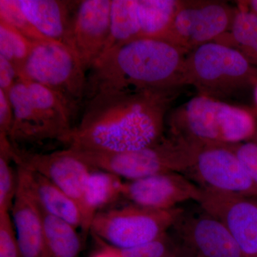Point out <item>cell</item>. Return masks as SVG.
Segmentation results:
<instances>
[{
    "mask_svg": "<svg viewBox=\"0 0 257 257\" xmlns=\"http://www.w3.org/2000/svg\"><path fill=\"white\" fill-rule=\"evenodd\" d=\"M178 92L114 91L86 101L67 148L121 153L150 146L163 138L166 113Z\"/></svg>",
    "mask_w": 257,
    "mask_h": 257,
    "instance_id": "6da1fadb",
    "label": "cell"
},
{
    "mask_svg": "<svg viewBox=\"0 0 257 257\" xmlns=\"http://www.w3.org/2000/svg\"><path fill=\"white\" fill-rule=\"evenodd\" d=\"M187 55L155 39H138L113 47L88 71L84 103L99 93L114 91L179 92L187 85Z\"/></svg>",
    "mask_w": 257,
    "mask_h": 257,
    "instance_id": "7a4b0ae2",
    "label": "cell"
},
{
    "mask_svg": "<svg viewBox=\"0 0 257 257\" xmlns=\"http://www.w3.org/2000/svg\"><path fill=\"white\" fill-rule=\"evenodd\" d=\"M168 124L170 137L195 146L234 145L257 135L251 109L199 94L174 109Z\"/></svg>",
    "mask_w": 257,
    "mask_h": 257,
    "instance_id": "3957f363",
    "label": "cell"
},
{
    "mask_svg": "<svg viewBox=\"0 0 257 257\" xmlns=\"http://www.w3.org/2000/svg\"><path fill=\"white\" fill-rule=\"evenodd\" d=\"M185 75L199 95L225 102L257 84V67L236 49L216 42L187 55Z\"/></svg>",
    "mask_w": 257,
    "mask_h": 257,
    "instance_id": "277c9868",
    "label": "cell"
},
{
    "mask_svg": "<svg viewBox=\"0 0 257 257\" xmlns=\"http://www.w3.org/2000/svg\"><path fill=\"white\" fill-rule=\"evenodd\" d=\"M87 71L70 47L45 40L34 42L19 79L42 84L55 93L75 116L84 104Z\"/></svg>",
    "mask_w": 257,
    "mask_h": 257,
    "instance_id": "5b68a950",
    "label": "cell"
},
{
    "mask_svg": "<svg viewBox=\"0 0 257 257\" xmlns=\"http://www.w3.org/2000/svg\"><path fill=\"white\" fill-rule=\"evenodd\" d=\"M69 149L93 168L110 172L126 181L160 174L187 173L192 156L190 145L165 136L150 146L121 153Z\"/></svg>",
    "mask_w": 257,
    "mask_h": 257,
    "instance_id": "8992f818",
    "label": "cell"
},
{
    "mask_svg": "<svg viewBox=\"0 0 257 257\" xmlns=\"http://www.w3.org/2000/svg\"><path fill=\"white\" fill-rule=\"evenodd\" d=\"M183 212L178 207L157 210L132 204L98 213L90 231L114 247H135L165 236Z\"/></svg>",
    "mask_w": 257,
    "mask_h": 257,
    "instance_id": "52a82bcc",
    "label": "cell"
},
{
    "mask_svg": "<svg viewBox=\"0 0 257 257\" xmlns=\"http://www.w3.org/2000/svg\"><path fill=\"white\" fill-rule=\"evenodd\" d=\"M236 10L226 2L179 0L173 21L161 41L190 53L229 32Z\"/></svg>",
    "mask_w": 257,
    "mask_h": 257,
    "instance_id": "ba28073f",
    "label": "cell"
},
{
    "mask_svg": "<svg viewBox=\"0 0 257 257\" xmlns=\"http://www.w3.org/2000/svg\"><path fill=\"white\" fill-rule=\"evenodd\" d=\"M187 173L202 188L257 197V184L229 145H192Z\"/></svg>",
    "mask_w": 257,
    "mask_h": 257,
    "instance_id": "9c48e42d",
    "label": "cell"
},
{
    "mask_svg": "<svg viewBox=\"0 0 257 257\" xmlns=\"http://www.w3.org/2000/svg\"><path fill=\"white\" fill-rule=\"evenodd\" d=\"M13 162L50 180L72 198L82 211L84 192L92 167L66 148L51 153L27 151L11 143Z\"/></svg>",
    "mask_w": 257,
    "mask_h": 257,
    "instance_id": "30bf717a",
    "label": "cell"
},
{
    "mask_svg": "<svg viewBox=\"0 0 257 257\" xmlns=\"http://www.w3.org/2000/svg\"><path fill=\"white\" fill-rule=\"evenodd\" d=\"M200 187L197 202L220 221L232 235L244 257H257V197Z\"/></svg>",
    "mask_w": 257,
    "mask_h": 257,
    "instance_id": "8fae6325",
    "label": "cell"
},
{
    "mask_svg": "<svg viewBox=\"0 0 257 257\" xmlns=\"http://www.w3.org/2000/svg\"><path fill=\"white\" fill-rule=\"evenodd\" d=\"M111 0L79 1L70 31V47L88 72L104 53L110 33Z\"/></svg>",
    "mask_w": 257,
    "mask_h": 257,
    "instance_id": "7c38bea8",
    "label": "cell"
},
{
    "mask_svg": "<svg viewBox=\"0 0 257 257\" xmlns=\"http://www.w3.org/2000/svg\"><path fill=\"white\" fill-rule=\"evenodd\" d=\"M200 187L179 173H165L136 180L125 181L122 198L141 207L168 210L181 203L197 202Z\"/></svg>",
    "mask_w": 257,
    "mask_h": 257,
    "instance_id": "4fadbf2b",
    "label": "cell"
},
{
    "mask_svg": "<svg viewBox=\"0 0 257 257\" xmlns=\"http://www.w3.org/2000/svg\"><path fill=\"white\" fill-rule=\"evenodd\" d=\"M174 226L198 256L244 257L224 225L205 211L193 216L183 212Z\"/></svg>",
    "mask_w": 257,
    "mask_h": 257,
    "instance_id": "5bb4252c",
    "label": "cell"
},
{
    "mask_svg": "<svg viewBox=\"0 0 257 257\" xmlns=\"http://www.w3.org/2000/svg\"><path fill=\"white\" fill-rule=\"evenodd\" d=\"M17 1L30 23L45 38L70 47L71 25L79 1Z\"/></svg>",
    "mask_w": 257,
    "mask_h": 257,
    "instance_id": "9a60e30c",
    "label": "cell"
},
{
    "mask_svg": "<svg viewBox=\"0 0 257 257\" xmlns=\"http://www.w3.org/2000/svg\"><path fill=\"white\" fill-rule=\"evenodd\" d=\"M18 181V192L10 213L20 255L21 257H46L38 206L19 175Z\"/></svg>",
    "mask_w": 257,
    "mask_h": 257,
    "instance_id": "2e32d148",
    "label": "cell"
},
{
    "mask_svg": "<svg viewBox=\"0 0 257 257\" xmlns=\"http://www.w3.org/2000/svg\"><path fill=\"white\" fill-rule=\"evenodd\" d=\"M23 181L38 207L48 214L82 228L83 219L79 204L64 191L43 176L17 166Z\"/></svg>",
    "mask_w": 257,
    "mask_h": 257,
    "instance_id": "e0dca14e",
    "label": "cell"
},
{
    "mask_svg": "<svg viewBox=\"0 0 257 257\" xmlns=\"http://www.w3.org/2000/svg\"><path fill=\"white\" fill-rule=\"evenodd\" d=\"M21 79L28 85L34 107L49 140L65 144L74 128L73 115L59 96L48 88L39 83Z\"/></svg>",
    "mask_w": 257,
    "mask_h": 257,
    "instance_id": "ac0fdd59",
    "label": "cell"
},
{
    "mask_svg": "<svg viewBox=\"0 0 257 257\" xmlns=\"http://www.w3.org/2000/svg\"><path fill=\"white\" fill-rule=\"evenodd\" d=\"M13 109V123L9 139L12 143H37L49 140L39 119L28 85L19 79L8 92Z\"/></svg>",
    "mask_w": 257,
    "mask_h": 257,
    "instance_id": "d6986e66",
    "label": "cell"
},
{
    "mask_svg": "<svg viewBox=\"0 0 257 257\" xmlns=\"http://www.w3.org/2000/svg\"><path fill=\"white\" fill-rule=\"evenodd\" d=\"M124 181L121 177L101 170L92 171L86 184L82 207V229L90 231L93 219L100 211L122 198Z\"/></svg>",
    "mask_w": 257,
    "mask_h": 257,
    "instance_id": "ffe728a7",
    "label": "cell"
},
{
    "mask_svg": "<svg viewBox=\"0 0 257 257\" xmlns=\"http://www.w3.org/2000/svg\"><path fill=\"white\" fill-rule=\"evenodd\" d=\"M38 206V205H37ZM46 257H77L82 249L78 228L39 207Z\"/></svg>",
    "mask_w": 257,
    "mask_h": 257,
    "instance_id": "44dd1931",
    "label": "cell"
},
{
    "mask_svg": "<svg viewBox=\"0 0 257 257\" xmlns=\"http://www.w3.org/2000/svg\"><path fill=\"white\" fill-rule=\"evenodd\" d=\"M141 38L138 0H111L110 33L104 53Z\"/></svg>",
    "mask_w": 257,
    "mask_h": 257,
    "instance_id": "7402d4cb",
    "label": "cell"
},
{
    "mask_svg": "<svg viewBox=\"0 0 257 257\" xmlns=\"http://www.w3.org/2000/svg\"><path fill=\"white\" fill-rule=\"evenodd\" d=\"M179 0H138L142 38L162 40L171 26Z\"/></svg>",
    "mask_w": 257,
    "mask_h": 257,
    "instance_id": "603a6c76",
    "label": "cell"
},
{
    "mask_svg": "<svg viewBox=\"0 0 257 257\" xmlns=\"http://www.w3.org/2000/svg\"><path fill=\"white\" fill-rule=\"evenodd\" d=\"M214 42L236 49L257 67V15L237 8L229 31Z\"/></svg>",
    "mask_w": 257,
    "mask_h": 257,
    "instance_id": "cb8c5ba5",
    "label": "cell"
},
{
    "mask_svg": "<svg viewBox=\"0 0 257 257\" xmlns=\"http://www.w3.org/2000/svg\"><path fill=\"white\" fill-rule=\"evenodd\" d=\"M13 162L9 137L0 135V214L11 212L18 192V170Z\"/></svg>",
    "mask_w": 257,
    "mask_h": 257,
    "instance_id": "d4e9b609",
    "label": "cell"
},
{
    "mask_svg": "<svg viewBox=\"0 0 257 257\" xmlns=\"http://www.w3.org/2000/svg\"><path fill=\"white\" fill-rule=\"evenodd\" d=\"M32 45L33 42L0 21V57L14 64L20 75L28 60Z\"/></svg>",
    "mask_w": 257,
    "mask_h": 257,
    "instance_id": "484cf974",
    "label": "cell"
},
{
    "mask_svg": "<svg viewBox=\"0 0 257 257\" xmlns=\"http://www.w3.org/2000/svg\"><path fill=\"white\" fill-rule=\"evenodd\" d=\"M0 21L4 22L32 42L48 40L30 23L17 0H0Z\"/></svg>",
    "mask_w": 257,
    "mask_h": 257,
    "instance_id": "4316f807",
    "label": "cell"
},
{
    "mask_svg": "<svg viewBox=\"0 0 257 257\" xmlns=\"http://www.w3.org/2000/svg\"><path fill=\"white\" fill-rule=\"evenodd\" d=\"M113 248L121 257H173L172 244L167 234L160 239L128 248Z\"/></svg>",
    "mask_w": 257,
    "mask_h": 257,
    "instance_id": "83f0119b",
    "label": "cell"
},
{
    "mask_svg": "<svg viewBox=\"0 0 257 257\" xmlns=\"http://www.w3.org/2000/svg\"><path fill=\"white\" fill-rule=\"evenodd\" d=\"M0 257H21L10 212L0 214Z\"/></svg>",
    "mask_w": 257,
    "mask_h": 257,
    "instance_id": "f1b7e54d",
    "label": "cell"
},
{
    "mask_svg": "<svg viewBox=\"0 0 257 257\" xmlns=\"http://www.w3.org/2000/svg\"><path fill=\"white\" fill-rule=\"evenodd\" d=\"M229 146L257 184V136L246 143Z\"/></svg>",
    "mask_w": 257,
    "mask_h": 257,
    "instance_id": "f546056e",
    "label": "cell"
},
{
    "mask_svg": "<svg viewBox=\"0 0 257 257\" xmlns=\"http://www.w3.org/2000/svg\"><path fill=\"white\" fill-rule=\"evenodd\" d=\"M13 116L9 96L0 89V135L9 137L13 126Z\"/></svg>",
    "mask_w": 257,
    "mask_h": 257,
    "instance_id": "4dcf8cb0",
    "label": "cell"
},
{
    "mask_svg": "<svg viewBox=\"0 0 257 257\" xmlns=\"http://www.w3.org/2000/svg\"><path fill=\"white\" fill-rule=\"evenodd\" d=\"M19 77L20 74L14 64L0 57V89L8 94Z\"/></svg>",
    "mask_w": 257,
    "mask_h": 257,
    "instance_id": "1f68e13d",
    "label": "cell"
},
{
    "mask_svg": "<svg viewBox=\"0 0 257 257\" xmlns=\"http://www.w3.org/2000/svg\"><path fill=\"white\" fill-rule=\"evenodd\" d=\"M96 239H97L98 243L101 245V247L98 251L93 253L91 257H121L111 245L104 242L97 238Z\"/></svg>",
    "mask_w": 257,
    "mask_h": 257,
    "instance_id": "d6a6232c",
    "label": "cell"
},
{
    "mask_svg": "<svg viewBox=\"0 0 257 257\" xmlns=\"http://www.w3.org/2000/svg\"><path fill=\"white\" fill-rule=\"evenodd\" d=\"M239 9L246 10L249 13L257 15V0H249V1L238 2Z\"/></svg>",
    "mask_w": 257,
    "mask_h": 257,
    "instance_id": "836d02e7",
    "label": "cell"
},
{
    "mask_svg": "<svg viewBox=\"0 0 257 257\" xmlns=\"http://www.w3.org/2000/svg\"><path fill=\"white\" fill-rule=\"evenodd\" d=\"M253 92H254V99L257 104V84L255 86L254 89H253Z\"/></svg>",
    "mask_w": 257,
    "mask_h": 257,
    "instance_id": "e575fe53",
    "label": "cell"
},
{
    "mask_svg": "<svg viewBox=\"0 0 257 257\" xmlns=\"http://www.w3.org/2000/svg\"><path fill=\"white\" fill-rule=\"evenodd\" d=\"M198 257H199V256H198Z\"/></svg>",
    "mask_w": 257,
    "mask_h": 257,
    "instance_id": "d590c367",
    "label": "cell"
}]
</instances>
